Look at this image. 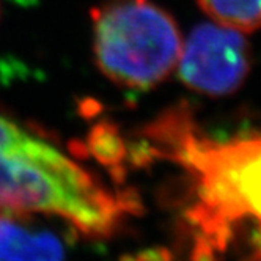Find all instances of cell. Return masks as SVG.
<instances>
[{
  "label": "cell",
  "instance_id": "obj_2",
  "mask_svg": "<svg viewBox=\"0 0 261 261\" xmlns=\"http://www.w3.org/2000/svg\"><path fill=\"white\" fill-rule=\"evenodd\" d=\"M130 204L60 148L41 140L0 150V210L60 219L88 236L117 233Z\"/></svg>",
  "mask_w": 261,
  "mask_h": 261
},
{
  "label": "cell",
  "instance_id": "obj_7",
  "mask_svg": "<svg viewBox=\"0 0 261 261\" xmlns=\"http://www.w3.org/2000/svg\"><path fill=\"white\" fill-rule=\"evenodd\" d=\"M43 137L33 134L16 121L0 117V150L8 148H27L41 142Z\"/></svg>",
  "mask_w": 261,
  "mask_h": 261
},
{
  "label": "cell",
  "instance_id": "obj_1",
  "mask_svg": "<svg viewBox=\"0 0 261 261\" xmlns=\"http://www.w3.org/2000/svg\"><path fill=\"white\" fill-rule=\"evenodd\" d=\"M145 137L189 176L188 219L201 233L198 261H213L242 220H255L261 230V133L216 140L203 134L189 107L178 106L148 124Z\"/></svg>",
  "mask_w": 261,
  "mask_h": 261
},
{
  "label": "cell",
  "instance_id": "obj_6",
  "mask_svg": "<svg viewBox=\"0 0 261 261\" xmlns=\"http://www.w3.org/2000/svg\"><path fill=\"white\" fill-rule=\"evenodd\" d=\"M214 24L241 33L261 29V0H197Z\"/></svg>",
  "mask_w": 261,
  "mask_h": 261
},
{
  "label": "cell",
  "instance_id": "obj_5",
  "mask_svg": "<svg viewBox=\"0 0 261 261\" xmlns=\"http://www.w3.org/2000/svg\"><path fill=\"white\" fill-rule=\"evenodd\" d=\"M40 217V214L0 210V261L66 259L62 238Z\"/></svg>",
  "mask_w": 261,
  "mask_h": 261
},
{
  "label": "cell",
  "instance_id": "obj_3",
  "mask_svg": "<svg viewBox=\"0 0 261 261\" xmlns=\"http://www.w3.org/2000/svg\"><path fill=\"white\" fill-rule=\"evenodd\" d=\"M93 57L123 88L150 90L176 71L182 36L173 16L153 0H106L91 10Z\"/></svg>",
  "mask_w": 261,
  "mask_h": 261
},
{
  "label": "cell",
  "instance_id": "obj_4",
  "mask_svg": "<svg viewBox=\"0 0 261 261\" xmlns=\"http://www.w3.org/2000/svg\"><path fill=\"white\" fill-rule=\"evenodd\" d=\"M250 68V46L241 32L219 24H200L182 41L176 71L192 91L228 96L246 82Z\"/></svg>",
  "mask_w": 261,
  "mask_h": 261
}]
</instances>
